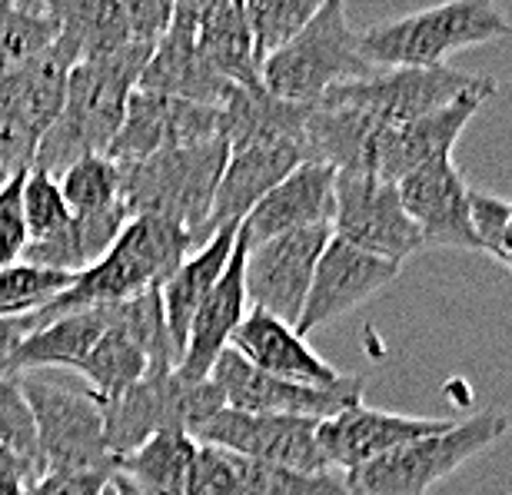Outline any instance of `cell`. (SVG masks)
<instances>
[{"mask_svg": "<svg viewBox=\"0 0 512 495\" xmlns=\"http://www.w3.org/2000/svg\"><path fill=\"white\" fill-rule=\"evenodd\" d=\"M34 329H40L34 313L20 316V319H0V366H4L7 359L17 353V346L24 343V339L34 333Z\"/></svg>", "mask_w": 512, "mask_h": 495, "instance_id": "44", "label": "cell"}, {"mask_svg": "<svg viewBox=\"0 0 512 495\" xmlns=\"http://www.w3.org/2000/svg\"><path fill=\"white\" fill-rule=\"evenodd\" d=\"M243 236V233H240ZM330 226H306L263 243H247L243 250V286L253 309L276 316L280 323H300L313 270L320 263L323 246L330 243Z\"/></svg>", "mask_w": 512, "mask_h": 495, "instance_id": "14", "label": "cell"}, {"mask_svg": "<svg viewBox=\"0 0 512 495\" xmlns=\"http://www.w3.org/2000/svg\"><path fill=\"white\" fill-rule=\"evenodd\" d=\"M0 449L14 452L17 459L30 462L40 476V452H37V426H34V412L27 406V396L20 389L17 376L0 373Z\"/></svg>", "mask_w": 512, "mask_h": 495, "instance_id": "38", "label": "cell"}, {"mask_svg": "<svg viewBox=\"0 0 512 495\" xmlns=\"http://www.w3.org/2000/svg\"><path fill=\"white\" fill-rule=\"evenodd\" d=\"M453 422L446 419H423V416H399V412H383V409H370V406H353L340 412L333 419L320 422V449L330 469L336 472H350L360 469L366 462L386 456L393 449H403L409 442L436 436V432H446Z\"/></svg>", "mask_w": 512, "mask_h": 495, "instance_id": "20", "label": "cell"}, {"mask_svg": "<svg viewBox=\"0 0 512 495\" xmlns=\"http://www.w3.org/2000/svg\"><path fill=\"white\" fill-rule=\"evenodd\" d=\"M512 34L509 17L486 0H456L419 14L383 20L360 34V57L373 70L449 67L446 60Z\"/></svg>", "mask_w": 512, "mask_h": 495, "instance_id": "4", "label": "cell"}, {"mask_svg": "<svg viewBox=\"0 0 512 495\" xmlns=\"http://www.w3.org/2000/svg\"><path fill=\"white\" fill-rule=\"evenodd\" d=\"M197 20L200 4H173L170 24L163 30L160 44L153 47L150 60L143 64L137 90L167 94L177 100L200 103V107L220 110L227 103L233 84L213 74L207 60L197 50Z\"/></svg>", "mask_w": 512, "mask_h": 495, "instance_id": "18", "label": "cell"}, {"mask_svg": "<svg viewBox=\"0 0 512 495\" xmlns=\"http://www.w3.org/2000/svg\"><path fill=\"white\" fill-rule=\"evenodd\" d=\"M147 60L150 50H127L117 57L80 60L70 67L64 107H60V117L47 130V137L40 140L30 170L60 177L80 157L107 153L120 123H124L127 103L140 84Z\"/></svg>", "mask_w": 512, "mask_h": 495, "instance_id": "1", "label": "cell"}, {"mask_svg": "<svg viewBox=\"0 0 512 495\" xmlns=\"http://www.w3.org/2000/svg\"><path fill=\"white\" fill-rule=\"evenodd\" d=\"M127 220L130 216L124 206H110V210L100 213H70V220L57 233L27 243L24 263L44 266V270L54 273L80 276L97 260H104V253L114 246Z\"/></svg>", "mask_w": 512, "mask_h": 495, "instance_id": "28", "label": "cell"}, {"mask_svg": "<svg viewBox=\"0 0 512 495\" xmlns=\"http://www.w3.org/2000/svg\"><path fill=\"white\" fill-rule=\"evenodd\" d=\"M399 203L423 236V246L439 250H473L479 240L469 216V183L453 160H436L396 183Z\"/></svg>", "mask_w": 512, "mask_h": 495, "instance_id": "19", "label": "cell"}, {"mask_svg": "<svg viewBox=\"0 0 512 495\" xmlns=\"http://www.w3.org/2000/svg\"><path fill=\"white\" fill-rule=\"evenodd\" d=\"M399 270H403L399 263L380 260V256H370L330 236V243L323 246L320 263L313 270V283L310 293H306L296 333L306 339L313 329L330 326L346 313H353L356 306L370 303L376 293H383L396 280Z\"/></svg>", "mask_w": 512, "mask_h": 495, "instance_id": "17", "label": "cell"}, {"mask_svg": "<svg viewBox=\"0 0 512 495\" xmlns=\"http://www.w3.org/2000/svg\"><path fill=\"white\" fill-rule=\"evenodd\" d=\"M10 177H14V173H7V167H4V163H0V190H4V183H7Z\"/></svg>", "mask_w": 512, "mask_h": 495, "instance_id": "48", "label": "cell"}, {"mask_svg": "<svg viewBox=\"0 0 512 495\" xmlns=\"http://www.w3.org/2000/svg\"><path fill=\"white\" fill-rule=\"evenodd\" d=\"M469 216H473L479 253L493 256L512 273V200L469 187Z\"/></svg>", "mask_w": 512, "mask_h": 495, "instance_id": "40", "label": "cell"}, {"mask_svg": "<svg viewBox=\"0 0 512 495\" xmlns=\"http://www.w3.org/2000/svg\"><path fill=\"white\" fill-rule=\"evenodd\" d=\"M193 250H200V243L187 230H180V226L147 220V216L127 220L114 246L104 253V260H97L90 270L74 276V283L54 303L34 313L37 323L47 326L60 316L77 313V309L114 306V303H127V299L140 293L160 290L170 280V273Z\"/></svg>", "mask_w": 512, "mask_h": 495, "instance_id": "3", "label": "cell"}, {"mask_svg": "<svg viewBox=\"0 0 512 495\" xmlns=\"http://www.w3.org/2000/svg\"><path fill=\"white\" fill-rule=\"evenodd\" d=\"M197 50L213 74L233 87H260V67L253 57V37L247 24V7L240 0L200 4Z\"/></svg>", "mask_w": 512, "mask_h": 495, "instance_id": "29", "label": "cell"}, {"mask_svg": "<svg viewBox=\"0 0 512 495\" xmlns=\"http://www.w3.org/2000/svg\"><path fill=\"white\" fill-rule=\"evenodd\" d=\"M150 369L153 366H150L147 349L133 339V333L124 326V319H120V303H114V323L97 339L94 349L80 359V366L74 373L84 379V386L90 393L104 402V399L120 396L133 383H140Z\"/></svg>", "mask_w": 512, "mask_h": 495, "instance_id": "32", "label": "cell"}, {"mask_svg": "<svg viewBox=\"0 0 512 495\" xmlns=\"http://www.w3.org/2000/svg\"><path fill=\"white\" fill-rule=\"evenodd\" d=\"M17 379L34 412L44 472L114 469V456L104 442V406L87 386H70L47 373H24Z\"/></svg>", "mask_w": 512, "mask_h": 495, "instance_id": "8", "label": "cell"}, {"mask_svg": "<svg viewBox=\"0 0 512 495\" xmlns=\"http://www.w3.org/2000/svg\"><path fill=\"white\" fill-rule=\"evenodd\" d=\"M114 323V306H90L77 309L54 319V323L34 329L17 353L0 366L4 376H24V373H50V369H77L100 336Z\"/></svg>", "mask_w": 512, "mask_h": 495, "instance_id": "26", "label": "cell"}, {"mask_svg": "<svg viewBox=\"0 0 512 495\" xmlns=\"http://www.w3.org/2000/svg\"><path fill=\"white\" fill-rule=\"evenodd\" d=\"M330 230L336 240L399 266L423 250V236L399 203L396 183H386L366 170L336 173Z\"/></svg>", "mask_w": 512, "mask_h": 495, "instance_id": "12", "label": "cell"}, {"mask_svg": "<svg viewBox=\"0 0 512 495\" xmlns=\"http://www.w3.org/2000/svg\"><path fill=\"white\" fill-rule=\"evenodd\" d=\"M506 432L509 419L503 412H476L466 422H453L446 432L416 439L360 469L343 472V482L350 495H426L466 462H473L479 452L503 439Z\"/></svg>", "mask_w": 512, "mask_h": 495, "instance_id": "6", "label": "cell"}, {"mask_svg": "<svg viewBox=\"0 0 512 495\" xmlns=\"http://www.w3.org/2000/svg\"><path fill=\"white\" fill-rule=\"evenodd\" d=\"M74 67L57 44L30 64L0 74V163L24 173L64 107L67 74Z\"/></svg>", "mask_w": 512, "mask_h": 495, "instance_id": "10", "label": "cell"}, {"mask_svg": "<svg viewBox=\"0 0 512 495\" xmlns=\"http://www.w3.org/2000/svg\"><path fill=\"white\" fill-rule=\"evenodd\" d=\"M114 469H87V472H44L40 479L27 482L24 495H100Z\"/></svg>", "mask_w": 512, "mask_h": 495, "instance_id": "43", "label": "cell"}, {"mask_svg": "<svg viewBox=\"0 0 512 495\" xmlns=\"http://www.w3.org/2000/svg\"><path fill=\"white\" fill-rule=\"evenodd\" d=\"M60 27L44 0H4L0 4V74L17 70L57 44Z\"/></svg>", "mask_w": 512, "mask_h": 495, "instance_id": "33", "label": "cell"}, {"mask_svg": "<svg viewBox=\"0 0 512 495\" xmlns=\"http://www.w3.org/2000/svg\"><path fill=\"white\" fill-rule=\"evenodd\" d=\"M24 173H14L0 190V270L24 260V250L30 243L24 213H20V180H24Z\"/></svg>", "mask_w": 512, "mask_h": 495, "instance_id": "42", "label": "cell"}, {"mask_svg": "<svg viewBox=\"0 0 512 495\" xmlns=\"http://www.w3.org/2000/svg\"><path fill=\"white\" fill-rule=\"evenodd\" d=\"M104 442L114 459L143 446L157 432H197L227 402L213 379L187 383L177 369H150L114 399H104Z\"/></svg>", "mask_w": 512, "mask_h": 495, "instance_id": "7", "label": "cell"}, {"mask_svg": "<svg viewBox=\"0 0 512 495\" xmlns=\"http://www.w3.org/2000/svg\"><path fill=\"white\" fill-rule=\"evenodd\" d=\"M243 7H247L256 67H263L276 50H283L310 24V17L320 4H306V0H250Z\"/></svg>", "mask_w": 512, "mask_h": 495, "instance_id": "35", "label": "cell"}, {"mask_svg": "<svg viewBox=\"0 0 512 495\" xmlns=\"http://www.w3.org/2000/svg\"><path fill=\"white\" fill-rule=\"evenodd\" d=\"M20 213H24L30 243L57 233L70 220V206L57 187V177L44 170H27L20 180Z\"/></svg>", "mask_w": 512, "mask_h": 495, "instance_id": "39", "label": "cell"}, {"mask_svg": "<svg viewBox=\"0 0 512 495\" xmlns=\"http://www.w3.org/2000/svg\"><path fill=\"white\" fill-rule=\"evenodd\" d=\"M57 17V47L80 60H104L127 50H150L160 44L170 24L167 0H60L50 4Z\"/></svg>", "mask_w": 512, "mask_h": 495, "instance_id": "11", "label": "cell"}, {"mask_svg": "<svg viewBox=\"0 0 512 495\" xmlns=\"http://www.w3.org/2000/svg\"><path fill=\"white\" fill-rule=\"evenodd\" d=\"M243 495H350L340 472H293L243 459Z\"/></svg>", "mask_w": 512, "mask_h": 495, "instance_id": "37", "label": "cell"}, {"mask_svg": "<svg viewBox=\"0 0 512 495\" xmlns=\"http://www.w3.org/2000/svg\"><path fill=\"white\" fill-rule=\"evenodd\" d=\"M306 117L310 107L276 100L263 87H233L220 107V137L230 150L266 140H303Z\"/></svg>", "mask_w": 512, "mask_h": 495, "instance_id": "30", "label": "cell"}, {"mask_svg": "<svg viewBox=\"0 0 512 495\" xmlns=\"http://www.w3.org/2000/svg\"><path fill=\"white\" fill-rule=\"evenodd\" d=\"M100 495H117V492H114V486H107V489H104V492H100Z\"/></svg>", "mask_w": 512, "mask_h": 495, "instance_id": "49", "label": "cell"}, {"mask_svg": "<svg viewBox=\"0 0 512 495\" xmlns=\"http://www.w3.org/2000/svg\"><path fill=\"white\" fill-rule=\"evenodd\" d=\"M376 70L360 57V34L340 0L316 7L300 34L260 67V87L276 100L316 107L333 87L363 80Z\"/></svg>", "mask_w": 512, "mask_h": 495, "instance_id": "5", "label": "cell"}, {"mask_svg": "<svg viewBox=\"0 0 512 495\" xmlns=\"http://www.w3.org/2000/svg\"><path fill=\"white\" fill-rule=\"evenodd\" d=\"M320 422L296 416H256L223 406L193 432L197 442L220 446L256 466L293 472H333L320 449Z\"/></svg>", "mask_w": 512, "mask_h": 495, "instance_id": "15", "label": "cell"}, {"mask_svg": "<svg viewBox=\"0 0 512 495\" xmlns=\"http://www.w3.org/2000/svg\"><path fill=\"white\" fill-rule=\"evenodd\" d=\"M243 250H247V243L237 233V246H233L227 270H223L217 286L203 299V306L197 309V316L190 323L187 346H183V359L177 366L180 379H187V383L210 379V369L230 349L233 333L240 329L243 316L250 313L247 286H243Z\"/></svg>", "mask_w": 512, "mask_h": 495, "instance_id": "23", "label": "cell"}, {"mask_svg": "<svg viewBox=\"0 0 512 495\" xmlns=\"http://www.w3.org/2000/svg\"><path fill=\"white\" fill-rule=\"evenodd\" d=\"M466 94H496V80L453 67H396L333 87L316 107H353L383 127H403Z\"/></svg>", "mask_w": 512, "mask_h": 495, "instance_id": "9", "label": "cell"}, {"mask_svg": "<svg viewBox=\"0 0 512 495\" xmlns=\"http://www.w3.org/2000/svg\"><path fill=\"white\" fill-rule=\"evenodd\" d=\"M110 486H114V492H117V495H147L143 489L133 486V482H127L124 476H117V472H114V479H110Z\"/></svg>", "mask_w": 512, "mask_h": 495, "instance_id": "46", "label": "cell"}, {"mask_svg": "<svg viewBox=\"0 0 512 495\" xmlns=\"http://www.w3.org/2000/svg\"><path fill=\"white\" fill-rule=\"evenodd\" d=\"M230 349L243 363L276 379H293V383L306 386H333L343 376L293 326L280 323L270 313H260V309H250L243 316L240 329L230 339Z\"/></svg>", "mask_w": 512, "mask_h": 495, "instance_id": "25", "label": "cell"}, {"mask_svg": "<svg viewBox=\"0 0 512 495\" xmlns=\"http://www.w3.org/2000/svg\"><path fill=\"white\" fill-rule=\"evenodd\" d=\"M213 137H220V110L167 94H150V90H133L124 123H120L107 157L117 163H133Z\"/></svg>", "mask_w": 512, "mask_h": 495, "instance_id": "16", "label": "cell"}, {"mask_svg": "<svg viewBox=\"0 0 512 495\" xmlns=\"http://www.w3.org/2000/svg\"><path fill=\"white\" fill-rule=\"evenodd\" d=\"M74 283V276L44 270V266L14 263L0 270V319H20L40 313Z\"/></svg>", "mask_w": 512, "mask_h": 495, "instance_id": "36", "label": "cell"}, {"mask_svg": "<svg viewBox=\"0 0 512 495\" xmlns=\"http://www.w3.org/2000/svg\"><path fill=\"white\" fill-rule=\"evenodd\" d=\"M306 163L303 140H266L233 147L223 167L217 200H213L210 226L213 233L220 226H240L250 216V210L266 193L290 177L296 167Z\"/></svg>", "mask_w": 512, "mask_h": 495, "instance_id": "22", "label": "cell"}, {"mask_svg": "<svg viewBox=\"0 0 512 495\" xmlns=\"http://www.w3.org/2000/svg\"><path fill=\"white\" fill-rule=\"evenodd\" d=\"M0 479H17V482H34L40 479V472L30 466V462L24 459H17L14 452H7V449H0Z\"/></svg>", "mask_w": 512, "mask_h": 495, "instance_id": "45", "label": "cell"}, {"mask_svg": "<svg viewBox=\"0 0 512 495\" xmlns=\"http://www.w3.org/2000/svg\"><path fill=\"white\" fill-rule=\"evenodd\" d=\"M333 180L336 170L323 163H303L273 187L240 223L247 243H263L273 236L306 230V226H330L333 223Z\"/></svg>", "mask_w": 512, "mask_h": 495, "instance_id": "24", "label": "cell"}, {"mask_svg": "<svg viewBox=\"0 0 512 495\" xmlns=\"http://www.w3.org/2000/svg\"><path fill=\"white\" fill-rule=\"evenodd\" d=\"M227 157V140L213 137L147 160L117 163L120 203H124L130 220L147 216V220L173 223L203 246L213 236L210 213Z\"/></svg>", "mask_w": 512, "mask_h": 495, "instance_id": "2", "label": "cell"}, {"mask_svg": "<svg viewBox=\"0 0 512 495\" xmlns=\"http://www.w3.org/2000/svg\"><path fill=\"white\" fill-rule=\"evenodd\" d=\"M57 187L64 193L70 213H100L120 203V167L107 153L80 157L77 163L57 177Z\"/></svg>", "mask_w": 512, "mask_h": 495, "instance_id": "34", "label": "cell"}, {"mask_svg": "<svg viewBox=\"0 0 512 495\" xmlns=\"http://www.w3.org/2000/svg\"><path fill=\"white\" fill-rule=\"evenodd\" d=\"M187 495H243V459L220 446L200 442Z\"/></svg>", "mask_w": 512, "mask_h": 495, "instance_id": "41", "label": "cell"}, {"mask_svg": "<svg viewBox=\"0 0 512 495\" xmlns=\"http://www.w3.org/2000/svg\"><path fill=\"white\" fill-rule=\"evenodd\" d=\"M210 379L223 393L227 409L256 412V416H296V419H333L340 412L360 406L366 393L363 376H340L333 386H306L293 379L266 376L260 369L227 349L217 366L210 369Z\"/></svg>", "mask_w": 512, "mask_h": 495, "instance_id": "13", "label": "cell"}, {"mask_svg": "<svg viewBox=\"0 0 512 495\" xmlns=\"http://www.w3.org/2000/svg\"><path fill=\"white\" fill-rule=\"evenodd\" d=\"M197 446L200 442L190 432H157L143 446L114 459V472L147 495H187Z\"/></svg>", "mask_w": 512, "mask_h": 495, "instance_id": "31", "label": "cell"}, {"mask_svg": "<svg viewBox=\"0 0 512 495\" xmlns=\"http://www.w3.org/2000/svg\"><path fill=\"white\" fill-rule=\"evenodd\" d=\"M240 226H220L200 250H193L177 270L170 273V280L160 286V303H163V319H167L170 339L177 356L183 359V346H187L190 323L203 306V299L217 286V280L227 270L233 246H237Z\"/></svg>", "mask_w": 512, "mask_h": 495, "instance_id": "27", "label": "cell"}, {"mask_svg": "<svg viewBox=\"0 0 512 495\" xmlns=\"http://www.w3.org/2000/svg\"><path fill=\"white\" fill-rule=\"evenodd\" d=\"M493 97L496 94H466L403 127H383L373 150V173L386 183H399L436 160H453L459 133Z\"/></svg>", "mask_w": 512, "mask_h": 495, "instance_id": "21", "label": "cell"}, {"mask_svg": "<svg viewBox=\"0 0 512 495\" xmlns=\"http://www.w3.org/2000/svg\"><path fill=\"white\" fill-rule=\"evenodd\" d=\"M0 495H24V482H17V479H0Z\"/></svg>", "mask_w": 512, "mask_h": 495, "instance_id": "47", "label": "cell"}]
</instances>
